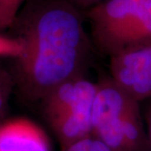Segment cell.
Wrapping results in <instances>:
<instances>
[{
  "mask_svg": "<svg viewBox=\"0 0 151 151\" xmlns=\"http://www.w3.org/2000/svg\"><path fill=\"white\" fill-rule=\"evenodd\" d=\"M18 39L22 89L33 100H42L62 82L83 77L92 55L81 10L66 0H39L23 23Z\"/></svg>",
  "mask_w": 151,
  "mask_h": 151,
  "instance_id": "6da1fadb",
  "label": "cell"
},
{
  "mask_svg": "<svg viewBox=\"0 0 151 151\" xmlns=\"http://www.w3.org/2000/svg\"><path fill=\"white\" fill-rule=\"evenodd\" d=\"M92 129V136L112 151H151L139 103L111 77L97 83Z\"/></svg>",
  "mask_w": 151,
  "mask_h": 151,
  "instance_id": "7a4b0ae2",
  "label": "cell"
},
{
  "mask_svg": "<svg viewBox=\"0 0 151 151\" xmlns=\"http://www.w3.org/2000/svg\"><path fill=\"white\" fill-rule=\"evenodd\" d=\"M86 17L93 46L109 57L151 44V0H105Z\"/></svg>",
  "mask_w": 151,
  "mask_h": 151,
  "instance_id": "3957f363",
  "label": "cell"
},
{
  "mask_svg": "<svg viewBox=\"0 0 151 151\" xmlns=\"http://www.w3.org/2000/svg\"><path fill=\"white\" fill-rule=\"evenodd\" d=\"M97 90V83L84 77L78 78L69 108L50 124L62 150L77 141L92 136V113Z\"/></svg>",
  "mask_w": 151,
  "mask_h": 151,
  "instance_id": "277c9868",
  "label": "cell"
},
{
  "mask_svg": "<svg viewBox=\"0 0 151 151\" xmlns=\"http://www.w3.org/2000/svg\"><path fill=\"white\" fill-rule=\"evenodd\" d=\"M111 78L137 102L151 98V44L110 57Z\"/></svg>",
  "mask_w": 151,
  "mask_h": 151,
  "instance_id": "5b68a950",
  "label": "cell"
},
{
  "mask_svg": "<svg viewBox=\"0 0 151 151\" xmlns=\"http://www.w3.org/2000/svg\"><path fill=\"white\" fill-rule=\"evenodd\" d=\"M0 151H51L48 136L40 126L25 119L0 125Z\"/></svg>",
  "mask_w": 151,
  "mask_h": 151,
  "instance_id": "8992f818",
  "label": "cell"
},
{
  "mask_svg": "<svg viewBox=\"0 0 151 151\" xmlns=\"http://www.w3.org/2000/svg\"><path fill=\"white\" fill-rule=\"evenodd\" d=\"M23 52V45L18 38H10L0 35V57H14L18 59Z\"/></svg>",
  "mask_w": 151,
  "mask_h": 151,
  "instance_id": "52a82bcc",
  "label": "cell"
},
{
  "mask_svg": "<svg viewBox=\"0 0 151 151\" xmlns=\"http://www.w3.org/2000/svg\"><path fill=\"white\" fill-rule=\"evenodd\" d=\"M62 151H112L108 146L98 140L95 137L91 136L84 139L77 141Z\"/></svg>",
  "mask_w": 151,
  "mask_h": 151,
  "instance_id": "ba28073f",
  "label": "cell"
},
{
  "mask_svg": "<svg viewBox=\"0 0 151 151\" xmlns=\"http://www.w3.org/2000/svg\"><path fill=\"white\" fill-rule=\"evenodd\" d=\"M23 1L24 0H1L0 8L11 21L14 22L17 11Z\"/></svg>",
  "mask_w": 151,
  "mask_h": 151,
  "instance_id": "9c48e42d",
  "label": "cell"
},
{
  "mask_svg": "<svg viewBox=\"0 0 151 151\" xmlns=\"http://www.w3.org/2000/svg\"><path fill=\"white\" fill-rule=\"evenodd\" d=\"M9 81L4 76L0 75V116L4 112L9 95Z\"/></svg>",
  "mask_w": 151,
  "mask_h": 151,
  "instance_id": "30bf717a",
  "label": "cell"
},
{
  "mask_svg": "<svg viewBox=\"0 0 151 151\" xmlns=\"http://www.w3.org/2000/svg\"><path fill=\"white\" fill-rule=\"evenodd\" d=\"M80 10H87L105 0H66Z\"/></svg>",
  "mask_w": 151,
  "mask_h": 151,
  "instance_id": "8fae6325",
  "label": "cell"
},
{
  "mask_svg": "<svg viewBox=\"0 0 151 151\" xmlns=\"http://www.w3.org/2000/svg\"><path fill=\"white\" fill-rule=\"evenodd\" d=\"M12 24H13L12 21L6 16V14L4 13V11L2 10V9L0 8V29L9 26Z\"/></svg>",
  "mask_w": 151,
  "mask_h": 151,
  "instance_id": "7c38bea8",
  "label": "cell"
},
{
  "mask_svg": "<svg viewBox=\"0 0 151 151\" xmlns=\"http://www.w3.org/2000/svg\"><path fill=\"white\" fill-rule=\"evenodd\" d=\"M146 122L148 125V136H149V139H150V150H151V102L149 105V108L146 113Z\"/></svg>",
  "mask_w": 151,
  "mask_h": 151,
  "instance_id": "4fadbf2b",
  "label": "cell"
},
{
  "mask_svg": "<svg viewBox=\"0 0 151 151\" xmlns=\"http://www.w3.org/2000/svg\"><path fill=\"white\" fill-rule=\"evenodd\" d=\"M0 2H1V0H0Z\"/></svg>",
  "mask_w": 151,
  "mask_h": 151,
  "instance_id": "5bb4252c",
  "label": "cell"
}]
</instances>
